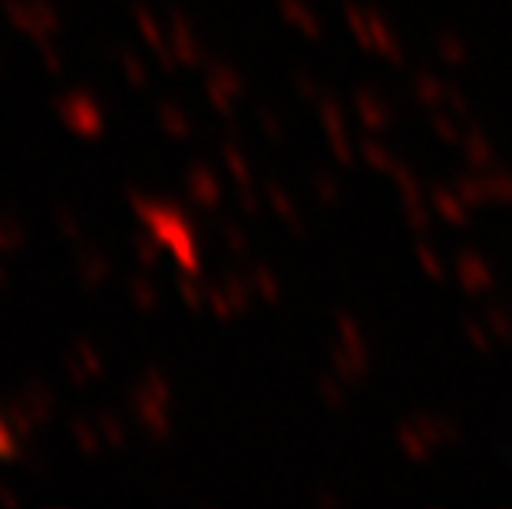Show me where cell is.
Masks as SVG:
<instances>
[{"label":"cell","mask_w":512,"mask_h":509,"mask_svg":"<svg viewBox=\"0 0 512 509\" xmlns=\"http://www.w3.org/2000/svg\"><path fill=\"white\" fill-rule=\"evenodd\" d=\"M123 67H126L129 80H133L136 86L143 83V70H139V63H136V57H133V53H123Z\"/></svg>","instance_id":"cell-17"},{"label":"cell","mask_w":512,"mask_h":509,"mask_svg":"<svg viewBox=\"0 0 512 509\" xmlns=\"http://www.w3.org/2000/svg\"><path fill=\"white\" fill-rule=\"evenodd\" d=\"M17 453H20V437L10 430L4 410H0V460H14Z\"/></svg>","instance_id":"cell-10"},{"label":"cell","mask_w":512,"mask_h":509,"mask_svg":"<svg viewBox=\"0 0 512 509\" xmlns=\"http://www.w3.org/2000/svg\"><path fill=\"white\" fill-rule=\"evenodd\" d=\"M57 113L63 116V123H67L73 133H80V136H96L103 129L100 110H96V103L90 100V96H83V93L60 96Z\"/></svg>","instance_id":"cell-1"},{"label":"cell","mask_w":512,"mask_h":509,"mask_svg":"<svg viewBox=\"0 0 512 509\" xmlns=\"http://www.w3.org/2000/svg\"><path fill=\"white\" fill-rule=\"evenodd\" d=\"M76 272H80L86 291H96L100 281L110 275V262H106V255H100V248L80 242V248H76Z\"/></svg>","instance_id":"cell-2"},{"label":"cell","mask_w":512,"mask_h":509,"mask_svg":"<svg viewBox=\"0 0 512 509\" xmlns=\"http://www.w3.org/2000/svg\"><path fill=\"white\" fill-rule=\"evenodd\" d=\"M0 503H4V506H17V496L10 493L4 483H0Z\"/></svg>","instance_id":"cell-20"},{"label":"cell","mask_w":512,"mask_h":509,"mask_svg":"<svg viewBox=\"0 0 512 509\" xmlns=\"http://www.w3.org/2000/svg\"><path fill=\"white\" fill-rule=\"evenodd\" d=\"M37 50H40V60H43V67H47L53 77L63 70V63H60V53H57V47L50 43V34H40L37 37Z\"/></svg>","instance_id":"cell-12"},{"label":"cell","mask_w":512,"mask_h":509,"mask_svg":"<svg viewBox=\"0 0 512 509\" xmlns=\"http://www.w3.org/2000/svg\"><path fill=\"white\" fill-rule=\"evenodd\" d=\"M63 364H67V374H70V381L73 384H86L90 381V371H86V364L80 361V354H76V348H70L67 354H63Z\"/></svg>","instance_id":"cell-13"},{"label":"cell","mask_w":512,"mask_h":509,"mask_svg":"<svg viewBox=\"0 0 512 509\" xmlns=\"http://www.w3.org/2000/svg\"><path fill=\"white\" fill-rule=\"evenodd\" d=\"M136 252H139V258H143V262H152V258H156V248H152L149 238H139V242H136Z\"/></svg>","instance_id":"cell-18"},{"label":"cell","mask_w":512,"mask_h":509,"mask_svg":"<svg viewBox=\"0 0 512 509\" xmlns=\"http://www.w3.org/2000/svg\"><path fill=\"white\" fill-rule=\"evenodd\" d=\"M24 225L14 215H0V252H17L24 245Z\"/></svg>","instance_id":"cell-7"},{"label":"cell","mask_w":512,"mask_h":509,"mask_svg":"<svg viewBox=\"0 0 512 509\" xmlns=\"http://www.w3.org/2000/svg\"><path fill=\"white\" fill-rule=\"evenodd\" d=\"M4 417H7L10 430H14L20 440H30V437H34L37 420H34V414L27 410L24 397H20V394H17V397H10L7 404H4Z\"/></svg>","instance_id":"cell-3"},{"label":"cell","mask_w":512,"mask_h":509,"mask_svg":"<svg viewBox=\"0 0 512 509\" xmlns=\"http://www.w3.org/2000/svg\"><path fill=\"white\" fill-rule=\"evenodd\" d=\"M76 354H80V361L86 364V371H90L93 377L103 374V361H100V354H96V348L90 341H76Z\"/></svg>","instance_id":"cell-14"},{"label":"cell","mask_w":512,"mask_h":509,"mask_svg":"<svg viewBox=\"0 0 512 509\" xmlns=\"http://www.w3.org/2000/svg\"><path fill=\"white\" fill-rule=\"evenodd\" d=\"M139 20H143V30H146V37H149L152 43H159V40H156V27H152V24H149L146 10H139Z\"/></svg>","instance_id":"cell-19"},{"label":"cell","mask_w":512,"mask_h":509,"mask_svg":"<svg viewBox=\"0 0 512 509\" xmlns=\"http://www.w3.org/2000/svg\"><path fill=\"white\" fill-rule=\"evenodd\" d=\"M129 288H133V298H136V305H139V308H152V301H156V295H152L149 285H146L143 278H133V281H129Z\"/></svg>","instance_id":"cell-16"},{"label":"cell","mask_w":512,"mask_h":509,"mask_svg":"<svg viewBox=\"0 0 512 509\" xmlns=\"http://www.w3.org/2000/svg\"><path fill=\"white\" fill-rule=\"evenodd\" d=\"M53 219H57V229L63 232V238H67V242H73V245L83 242V229H80V222H76V215L70 209L57 205V209H53Z\"/></svg>","instance_id":"cell-8"},{"label":"cell","mask_w":512,"mask_h":509,"mask_svg":"<svg viewBox=\"0 0 512 509\" xmlns=\"http://www.w3.org/2000/svg\"><path fill=\"white\" fill-rule=\"evenodd\" d=\"M70 430L86 457H96V453H100V430H93V424H86L83 417H76V420H70Z\"/></svg>","instance_id":"cell-6"},{"label":"cell","mask_w":512,"mask_h":509,"mask_svg":"<svg viewBox=\"0 0 512 509\" xmlns=\"http://www.w3.org/2000/svg\"><path fill=\"white\" fill-rule=\"evenodd\" d=\"M30 7H34V17H37V24H40L43 34H57V30H60L57 10H53L47 0H30Z\"/></svg>","instance_id":"cell-9"},{"label":"cell","mask_w":512,"mask_h":509,"mask_svg":"<svg viewBox=\"0 0 512 509\" xmlns=\"http://www.w3.org/2000/svg\"><path fill=\"white\" fill-rule=\"evenodd\" d=\"M4 14L7 20L14 24L20 34H27V37H40L43 30L37 24V17H34V7H30V0H4Z\"/></svg>","instance_id":"cell-4"},{"label":"cell","mask_w":512,"mask_h":509,"mask_svg":"<svg viewBox=\"0 0 512 509\" xmlns=\"http://www.w3.org/2000/svg\"><path fill=\"white\" fill-rule=\"evenodd\" d=\"M96 427L103 430V437L113 443V447H123L126 443V437H123V427H119V420L110 414V410H100V414H96Z\"/></svg>","instance_id":"cell-11"},{"label":"cell","mask_w":512,"mask_h":509,"mask_svg":"<svg viewBox=\"0 0 512 509\" xmlns=\"http://www.w3.org/2000/svg\"><path fill=\"white\" fill-rule=\"evenodd\" d=\"M24 404H27V410L34 414V420L37 424H47L50 420V404H53V394L43 387L40 381H27V387H24Z\"/></svg>","instance_id":"cell-5"},{"label":"cell","mask_w":512,"mask_h":509,"mask_svg":"<svg viewBox=\"0 0 512 509\" xmlns=\"http://www.w3.org/2000/svg\"><path fill=\"white\" fill-rule=\"evenodd\" d=\"M17 457H20V463H24L27 470H34L37 476L47 473V463H43V460H40V453H37L34 447H30V440H24V447H20Z\"/></svg>","instance_id":"cell-15"},{"label":"cell","mask_w":512,"mask_h":509,"mask_svg":"<svg viewBox=\"0 0 512 509\" xmlns=\"http://www.w3.org/2000/svg\"><path fill=\"white\" fill-rule=\"evenodd\" d=\"M7 285V272H4V265H0V288Z\"/></svg>","instance_id":"cell-21"}]
</instances>
